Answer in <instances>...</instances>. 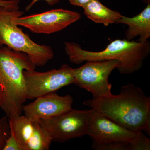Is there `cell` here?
Masks as SVG:
<instances>
[{
	"label": "cell",
	"instance_id": "cell-1",
	"mask_svg": "<svg viewBox=\"0 0 150 150\" xmlns=\"http://www.w3.org/2000/svg\"><path fill=\"white\" fill-rule=\"evenodd\" d=\"M85 106L100 112L126 129L150 135V98L133 84L121 87L120 93L88 100Z\"/></svg>",
	"mask_w": 150,
	"mask_h": 150
},
{
	"label": "cell",
	"instance_id": "cell-2",
	"mask_svg": "<svg viewBox=\"0 0 150 150\" xmlns=\"http://www.w3.org/2000/svg\"><path fill=\"white\" fill-rule=\"evenodd\" d=\"M64 45L65 52L71 63L80 64L85 62L116 60L120 62L117 70L122 74H130L141 69L150 53L148 40L139 42L116 39L99 51L84 50L74 42H65Z\"/></svg>",
	"mask_w": 150,
	"mask_h": 150
},
{
	"label": "cell",
	"instance_id": "cell-3",
	"mask_svg": "<svg viewBox=\"0 0 150 150\" xmlns=\"http://www.w3.org/2000/svg\"><path fill=\"white\" fill-rule=\"evenodd\" d=\"M35 67L25 53L7 46L0 47V83L4 92L1 107L8 118L21 115L27 99L23 71L35 70Z\"/></svg>",
	"mask_w": 150,
	"mask_h": 150
},
{
	"label": "cell",
	"instance_id": "cell-4",
	"mask_svg": "<svg viewBox=\"0 0 150 150\" xmlns=\"http://www.w3.org/2000/svg\"><path fill=\"white\" fill-rule=\"evenodd\" d=\"M24 13L19 9H10L0 6V47L7 46L23 52L36 67H42L53 59L54 51L50 46L40 45L33 41L15 23L14 19Z\"/></svg>",
	"mask_w": 150,
	"mask_h": 150
},
{
	"label": "cell",
	"instance_id": "cell-5",
	"mask_svg": "<svg viewBox=\"0 0 150 150\" xmlns=\"http://www.w3.org/2000/svg\"><path fill=\"white\" fill-rule=\"evenodd\" d=\"M88 135L92 140V147L113 142H128L136 150H149L150 140L143 132L126 129L111 119L92 109H90Z\"/></svg>",
	"mask_w": 150,
	"mask_h": 150
},
{
	"label": "cell",
	"instance_id": "cell-6",
	"mask_svg": "<svg viewBox=\"0 0 150 150\" xmlns=\"http://www.w3.org/2000/svg\"><path fill=\"white\" fill-rule=\"evenodd\" d=\"M119 66L120 62L116 60L87 62L81 67L73 69L74 83L90 92L93 98L110 96L112 94L108 78Z\"/></svg>",
	"mask_w": 150,
	"mask_h": 150
},
{
	"label": "cell",
	"instance_id": "cell-7",
	"mask_svg": "<svg viewBox=\"0 0 150 150\" xmlns=\"http://www.w3.org/2000/svg\"><path fill=\"white\" fill-rule=\"evenodd\" d=\"M90 109L72 108L61 115L39 121L40 126L50 134L52 142L64 143L87 135Z\"/></svg>",
	"mask_w": 150,
	"mask_h": 150
},
{
	"label": "cell",
	"instance_id": "cell-8",
	"mask_svg": "<svg viewBox=\"0 0 150 150\" xmlns=\"http://www.w3.org/2000/svg\"><path fill=\"white\" fill-rule=\"evenodd\" d=\"M23 73L27 99L55 92L74 81L73 68L67 64L62 65L59 69L44 72L25 70Z\"/></svg>",
	"mask_w": 150,
	"mask_h": 150
},
{
	"label": "cell",
	"instance_id": "cell-9",
	"mask_svg": "<svg viewBox=\"0 0 150 150\" xmlns=\"http://www.w3.org/2000/svg\"><path fill=\"white\" fill-rule=\"evenodd\" d=\"M77 12L56 9L42 13L14 19L18 26L28 28L33 33L50 34L59 32L80 19Z\"/></svg>",
	"mask_w": 150,
	"mask_h": 150
},
{
	"label": "cell",
	"instance_id": "cell-10",
	"mask_svg": "<svg viewBox=\"0 0 150 150\" xmlns=\"http://www.w3.org/2000/svg\"><path fill=\"white\" fill-rule=\"evenodd\" d=\"M11 131L24 150H48L52 142L50 134L38 122L25 115L8 117Z\"/></svg>",
	"mask_w": 150,
	"mask_h": 150
},
{
	"label": "cell",
	"instance_id": "cell-11",
	"mask_svg": "<svg viewBox=\"0 0 150 150\" xmlns=\"http://www.w3.org/2000/svg\"><path fill=\"white\" fill-rule=\"evenodd\" d=\"M72 97L61 96L55 92L41 96L33 102L23 105L24 115L31 121L38 122L41 119L58 116L72 108Z\"/></svg>",
	"mask_w": 150,
	"mask_h": 150
},
{
	"label": "cell",
	"instance_id": "cell-12",
	"mask_svg": "<svg viewBox=\"0 0 150 150\" xmlns=\"http://www.w3.org/2000/svg\"><path fill=\"white\" fill-rule=\"evenodd\" d=\"M116 24H123L128 26L125 33L126 40L131 41L139 36V41L144 42L150 37V4L136 16L128 17L122 15Z\"/></svg>",
	"mask_w": 150,
	"mask_h": 150
},
{
	"label": "cell",
	"instance_id": "cell-13",
	"mask_svg": "<svg viewBox=\"0 0 150 150\" xmlns=\"http://www.w3.org/2000/svg\"><path fill=\"white\" fill-rule=\"evenodd\" d=\"M83 8L85 15L88 18L105 26L116 24L118 20L122 16L119 12L108 8L99 0H92Z\"/></svg>",
	"mask_w": 150,
	"mask_h": 150
},
{
	"label": "cell",
	"instance_id": "cell-14",
	"mask_svg": "<svg viewBox=\"0 0 150 150\" xmlns=\"http://www.w3.org/2000/svg\"><path fill=\"white\" fill-rule=\"evenodd\" d=\"M11 129L8 117L0 118V150H4L7 140L10 136Z\"/></svg>",
	"mask_w": 150,
	"mask_h": 150
},
{
	"label": "cell",
	"instance_id": "cell-15",
	"mask_svg": "<svg viewBox=\"0 0 150 150\" xmlns=\"http://www.w3.org/2000/svg\"><path fill=\"white\" fill-rule=\"evenodd\" d=\"M4 150H24L21 144L18 141L11 131L10 136L6 142Z\"/></svg>",
	"mask_w": 150,
	"mask_h": 150
},
{
	"label": "cell",
	"instance_id": "cell-16",
	"mask_svg": "<svg viewBox=\"0 0 150 150\" xmlns=\"http://www.w3.org/2000/svg\"><path fill=\"white\" fill-rule=\"evenodd\" d=\"M20 0H0V6L13 10L19 9Z\"/></svg>",
	"mask_w": 150,
	"mask_h": 150
},
{
	"label": "cell",
	"instance_id": "cell-17",
	"mask_svg": "<svg viewBox=\"0 0 150 150\" xmlns=\"http://www.w3.org/2000/svg\"><path fill=\"white\" fill-rule=\"evenodd\" d=\"M40 1H45L48 5L54 6L59 4L62 0H32L31 2L28 5L26 6L25 8V11H28L36 3Z\"/></svg>",
	"mask_w": 150,
	"mask_h": 150
},
{
	"label": "cell",
	"instance_id": "cell-18",
	"mask_svg": "<svg viewBox=\"0 0 150 150\" xmlns=\"http://www.w3.org/2000/svg\"><path fill=\"white\" fill-rule=\"evenodd\" d=\"M92 0H69L71 4L76 6L83 8Z\"/></svg>",
	"mask_w": 150,
	"mask_h": 150
},
{
	"label": "cell",
	"instance_id": "cell-19",
	"mask_svg": "<svg viewBox=\"0 0 150 150\" xmlns=\"http://www.w3.org/2000/svg\"><path fill=\"white\" fill-rule=\"evenodd\" d=\"M4 101V92L1 85L0 83V107L1 106Z\"/></svg>",
	"mask_w": 150,
	"mask_h": 150
},
{
	"label": "cell",
	"instance_id": "cell-20",
	"mask_svg": "<svg viewBox=\"0 0 150 150\" xmlns=\"http://www.w3.org/2000/svg\"><path fill=\"white\" fill-rule=\"evenodd\" d=\"M144 4H150V0H142Z\"/></svg>",
	"mask_w": 150,
	"mask_h": 150
}]
</instances>
